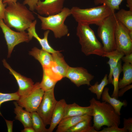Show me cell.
I'll use <instances>...</instances> for the list:
<instances>
[{"mask_svg":"<svg viewBox=\"0 0 132 132\" xmlns=\"http://www.w3.org/2000/svg\"><path fill=\"white\" fill-rule=\"evenodd\" d=\"M122 72L121 61V59L114 69L112 73V81L111 84L114 87V89L111 97L118 99V93L119 90L118 83L120 74Z\"/></svg>","mask_w":132,"mask_h":132,"instance_id":"26","label":"cell"},{"mask_svg":"<svg viewBox=\"0 0 132 132\" xmlns=\"http://www.w3.org/2000/svg\"><path fill=\"white\" fill-rule=\"evenodd\" d=\"M43 69L47 75L55 81L57 82L63 78L56 69L53 61L49 66Z\"/></svg>","mask_w":132,"mask_h":132,"instance_id":"30","label":"cell"},{"mask_svg":"<svg viewBox=\"0 0 132 132\" xmlns=\"http://www.w3.org/2000/svg\"><path fill=\"white\" fill-rule=\"evenodd\" d=\"M109 84L108 75L106 74L100 83L99 84L98 82H96L94 85H90L88 89L91 92L96 94L97 99L99 100L105 87Z\"/></svg>","mask_w":132,"mask_h":132,"instance_id":"28","label":"cell"},{"mask_svg":"<svg viewBox=\"0 0 132 132\" xmlns=\"http://www.w3.org/2000/svg\"><path fill=\"white\" fill-rule=\"evenodd\" d=\"M115 40L116 50L125 55L132 53V38L128 29L117 20Z\"/></svg>","mask_w":132,"mask_h":132,"instance_id":"9","label":"cell"},{"mask_svg":"<svg viewBox=\"0 0 132 132\" xmlns=\"http://www.w3.org/2000/svg\"><path fill=\"white\" fill-rule=\"evenodd\" d=\"M70 10L71 15L78 23L89 25L93 24L99 26L105 19L115 13L104 4L86 9L74 6Z\"/></svg>","mask_w":132,"mask_h":132,"instance_id":"3","label":"cell"},{"mask_svg":"<svg viewBox=\"0 0 132 132\" xmlns=\"http://www.w3.org/2000/svg\"><path fill=\"white\" fill-rule=\"evenodd\" d=\"M37 15L41 22V29L52 31L56 38H60L69 34V30L65 22L71 15L70 9L64 7L60 12L46 17Z\"/></svg>","mask_w":132,"mask_h":132,"instance_id":"5","label":"cell"},{"mask_svg":"<svg viewBox=\"0 0 132 132\" xmlns=\"http://www.w3.org/2000/svg\"><path fill=\"white\" fill-rule=\"evenodd\" d=\"M109 89L108 88H104L101 96L102 100L110 105L113 108L116 112L120 115L121 114L120 111L122 107L123 106H126L127 103L125 101L122 102L114 97H111L109 93Z\"/></svg>","mask_w":132,"mask_h":132,"instance_id":"22","label":"cell"},{"mask_svg":"<svg viewBox=\"0 0 132 132\" xmlns=\"http://www.w3.org/2000/svg\"><path fill=\"white\" fill-rule=\"evenodd\" d=\"M126 6L129 9V10L132 11V0H126Z\"/></svg>","mask_w":132,"mask_h":132,"instance_id":"42","label":"cell"},{"mask_svg":"<svg viewBox=\"0 0 132 132\" xmlns=\"http://www.w3.org/2000/svg\"><path fill=\"white\" fill-rule=\"evenodd\" d=\"M3 62L4 66L9 70L10 74L15 78L19 86L17 92L20 97L26 95L33 88L34 84L32 80L26 77L13 70L4 59Z\"/></svg>","mask_w":132,"mask_h":132,"instance_id":"13","label":"cell"},{"mask_svg":"<svg viewBox=\"0 0 132 132\" xmlns=\"http://www.w3.org/2000/svg\"><path fill=\"white\" fill-rule=\"evenodd\" d=\"M123 76L122 78L119 80V89H120L132 83V64L124 63L122 66Z\"/></svg>","mask_w":132,"mask_h":132,"instance_id":"25","label":"cell"},{"mask_svg":"<svg viewBox=\"0 0 132 132\" xmlns=\"http://www.w3.org/2000/svg\"><path fill=\"white\" fill-rule=\"evenodd\" d=\"M124 55L123 53L116 50L109 52H105L102 57H106L109 59L107 62L110 67V72L108 76L109 84L112 83V73L114 69L117 66L119 61Z\"/></svg>","mask_w":132,"mask_h":132,"instance_id":"19","label":"cell"},{"mask_svg":"<svg viewBox=\"0 0 132 132\" xmlns=\"http://www.w3.org/2000/svg\"><path fill=\"white\" fill-rule=\"evenodd\" d=\"M92 109L90 106L86 107H82L74 103L71 104H66L63 118L85 115L92 117Z\"/></svg>","mask_w":132,"mask_h":132,"instance_id":"16","label":"cell"},{"mask_svg":"<svg viewBox=\"0 0 132 132\" xmlns=\"http://www.w3.org/2000/svg\"><path fill=\"white\" fill-rule=\"evenodd\" d=\"M37 23L36 20H35L27 29L30 38L32 39L33 37L35 38L39 42L43 50L52 54L56 52L57 51L54 49L50 45L48 41V37L50 31H45L44 33L43 38H40L36 31L35 26Z\"/></svg>","mask_w":132,"mask_h":132,"instance_id":"14","label":"cell"},{"mask_svg":"<svg viewBox=\"0 0 132 132\" xmlns=\"http://www.w3.org/2000/svg\"><path fill=\"white\" fill-rule=\"evenodd\" d=\"M132 88V85L131 84L120 89H121L120 90H119L118 91V97L122 96L126 92Z\"/></svg>","mask_w":132,"mask_h":132,"instance_id":"37","label":"cell"},{"mask_svg":"<svg viewBox=\"0 0 132 132\" xmlns=\"http://www.w3.org/2000/svg\"><path fill=\"white\" fill-rule=\"evenodd\" d=\"M54 89V88L44 92L36 111L46 126L50 124L52 114L57 101L55 98Z\"/></svg>","mask_w":132,"mask_h":132,"instance_id":"10","label":"cell"},{"mask_svg":"<svg viewBox=\"0 0 132 132\" xmlns=\"http://www.w3.org/2000/svg\"><path fill=\"white\" fill-rule=\"evenodd\" d=\"M7 4L3 2V0H0V18L3 20L4 13Z\"/></svg>","mask_w":132,"mask_h":132,"instance_id":"36","label":"cell"},{"mask_svg":"<svg viewBox=\"0 0 132 132\" xmlns=\"http://www.w3.org/2000/svg\"><path fill=\"white\" fill-rule=\"evenodd\" d=\"M89 102L93 111V126L98 132L104 126L119 127L121 123L120 115L110 105L97 100L94 98Z\"/></svg>","mask_w":132,"mask_h":132,"instance_id":"2","label":"cell"},{"mask_svg":"<svg viewBox=\"0 0 132 132\" xmlns=\"http://www.w3.org/2000/svg\"><path fill=\"white\" fill-rule=\"evenodd\" d=\"M22 132H35L32 126H28L24 127V129L21 131Z\"/></svg>","mask_w":132,"mask_h":132,"instance_id":"40","label":"cell"},{"mask_svg":"<svg viewBox=\"0 0 132 132\" xmlns=\"http://www.w3.org/2000/svg\"><path fill=\"white\" fill-rule=\"evenodd\" d=\"M90 116L88 115L74 116L63 118L58 125L56 132H66L69 129L80 121Z\"/></svg>","mask_w":132,"mask_h":132,"instance_id":"18","label":"cell"},{"mask_svg":"<svg viewBox=\"0 0 132 132\" xmlns=\"http://www.w3.org/2000/svg\"><path fill=\"white\" fill-rule=\"evenodd\" d=\"M32 126L35 132H48L43 120L36 111L31 112Z\"/></svg>","mask_w":132,"mask_h":132,"instance_id":"27","label":"cell"},{"mask_svg":"<svg viewBox=\"0 0 132 132\" xmlns=\"http://www.w3.org/2000/svg\"><path fill=\"white\" fill-rule=\"evenodd\" d=\"M65 77L69 79L76 86L79 87L83 85L90 86V82L94 77L84 68L69 66L66 71Z\"/></svg>","mask_w":132,"mask_h":132,"instance_id":"11","label":"cell"},{"mask_svg":"<svg viewBox=\"0 0 132 132\" xmlns=\"http://www.w3.org/2000/svg\"><path fill=\"white\" fill-rule=\"evenodd\" d=\"M65 0H39L36 6L35 10L41 16H47L58 13L64 7Z\"/></svg>","mask_w":132,"mask_h":132,"instance_id":"12","label":"cell"},{"mask_svg":"<svg viewBox=\"0 0 132 132\" xmlns=\"http://www.w3.org/2000/svg\"><path fill=\"white\" fill-rule=\"evenodd\" d=\"M114 15L116 20L128 29L132 38V11L121 9Z\"/></svg>","mask_w":132,"mask_h":132,"instance_id":"20","label":"cell"},{"mask_svg":"<svg viewBox=\"0 0 132 132\" xmlns=\"http://www.w3.org/2000/svg\"><path fill=\"white\" fill-rule=\"evenodd\" d=\"M7 125L8 132H13V121H9L5 119Z\"/></svg>","mask_w":132,"mask_h":132,"instance_id":"39","label":"cell"},{"mask_svg":"<svg viewBox=\"0 0 132 132\" xmlns=\"http://www.w3.org/2000/svg\"><path fill=\"white\" fill-rule=\"evenodd\" d=\"M92 116L78 123L66 132H98L91 125Z\"/></svg>","mask_w":132,"mask_h":132,"instance_id":"24","label":"cell"},{"mask_svg":"<svg viewBox=\"0 0 132 132\" xmlns=\"http://www.w3.org/2000/svg\"><path fill=\"white\" fill-rule=\"evenodd\" d=\"M20 97L17 91L12 93H3L0 92V107L3 103L11 100L17 101ZM0 116H2L0 111Z\"/></svg>","mask_w":132,"mask_h":132,"instance_id":"32","label":"cell"},{"mask_svg":"<svg viewBox=\"0 0 132 132\" xmlns=\"http://www.w3.org/2000/svg\"><path fill=\"white\" fill-rule=\"evenodd\" d=\"M0 27L4 34L8 47V57H9L14 47L23 42H28L32 39L25 31L15 32L11 29L0 18Z\"/></svg>","mask_w":132,"mask_h":132,"instance_id":"8","label":"cell"},{"mask_svg":"<svg viewBox=\"0 0 132 132\" xmlns=\"http://www.w3.org/2000/svg\"><path fill=\"white\" fill-rule=\"evenodd\" d=\"M39 0H24L23 4L24 5H27L29 9L32 11L35 10L37 4Z\"/></svg>","mask_w":132,"mask_h":132,"instance_id":"35","label":"cell"},{"mask_svg":"<svg viewBox=\"0 0 132 132\" xmlns=\"http://www.w3.org/2000/svg\"><path fill=\"white\" fill-rule=\"evenodd\" d=\"M126 132V130L123 128H119L116 126H111L104 128L103 129L98 132Z\"/></svg>","mask_w":132,"mask_h":132,"instance_id":"33","label":"cell"},{"mask_svg":"<svg viewBox=\"0 0 132 132\" xmlns=\"http://www.w3.org/2000/svg\"><path fill=\"white\" fill-rule=\"evenodd\" d=\"M60 52L57 51L52 55L53 61L56 69L59 74L64 78L65 77L66 71L69 66L65 62L64 57Z\"/></svg>","mask_w":132,"mask_h":132,"instance_id":"23","label":"cell"},{"mask_svg":"<svg viewBox=\"0 0 132 132\" xmlns=\"http://www.w3.org/2000/svg\"><path fill=\"white\" fill-rule=\"evenodd\" d=\"M114 13L105 19L98 26L97 30L98 35L102 42L105 52L116 50L115 34L117 20Z\"/></svg>","mask_w":132,"mask_h":132,"instance_id":"6","label":"cell"},{"mask_svg":"<svg viewBox=\"0 0 132 132\" xmlns=\"http://www.w3.org/2000/svg\"><path fill=\"white\" fill-rule=\"evenodd\" d=\"M121 59L124 63H129L132 64V53L123 56Z\"/></svg>","mask_w":132,"mask_h":132,"instance_id":"38","label":"cell"},{"mask_svg":"<svg viewBox=\"0 0 132 132\" xmlns=\"http://www.w3.org/2000/svg\"><path fill=\"white\" fill-rule=\"evenodd\" d=\"M29 53L39 62L43 68L49 67L53 62L52 55L42 49H40L34 47Z\"/></svg>","mask_w":132,"mask_h":132,"instance_id":"17","label":"cell"},{"mask_svg":"<svg viewBox=\"0 0 132 132\" xmlns=\"http://www.w3.org/2000/svg\"><path fill=\"white\" fill-rule=\"evenodd\" d=\"M124 0H94L96 5L105 4L112 11L119 10V6Z\"/></svg>","mask_w":132,"mask_h":132,"instance_id":"31","label":"cell"},{"mask_svg":"<svg viewBox=\"0 0 132 132\" xmlns=\"http://www.w3.org/2000/svg\"><path fill=\"white\" fill-rule=\"evenodd\" d=\"M15 106L14 112L16 115L15 118L19 121L24 127L32 126V118L31 113L23 109L17 102H14Z\"/></svg>","mask_w":132,"mask_h":132,"instance_id":"21","label":"cell"},{"mask_svg":"<svg viewBox=\"0 0 132 132\" xmlns=\"http://www.w3.org/2000/svg\"><path fill=\"white\" fill-rule=\"evenodd\" d=\"M17 0H3V2L8 5L17 2Z\"/></svg>","mask_w":132,"mask_h":132,"instance_id":"41","label":"cell"},{"mask_svg":"<svg viewBox=\"0 0 132 132\" xmlns=\"http://www.w3.org/2000/svg\"><path fill=\"white\" fill-rule=\"evenodd\" d=\"M67 104L64 99L57 101L53 111L48 132H52L63 119Z\"/></svg>","mask_w":132,"mask_h":132,"instance_id":"15","label":"cell"},{"mask_svg":"<svg viewBox=\"0 0 132 132\" xmlns=\"http://www.w3.org/2000/svg\"><path fill=\"white\" fill-rule=\"evenodd\" d=\"M57 82L51 78L43 71L42 79L41 82L40 83V86L44 92L54 88Z\"/></svg>","mask_w":132,"mask_h":132,"instance_id":"29","label":"cell"},{"mask_svg":"<svg viewBox=\"0 0 132 132\" xmlns=\"http://www.w3.org/2000/svg\"><path fill=\"white\" fill-rule=\"evenodd\" d=\"M44 91L37 82L30 92L26 95L21 96L17 101L18 104L30 112L37 111L43 99Z\"/></svg>","mask_w":132,"mask_h":132,"instance_id":"7","label":"cell"},{"mask_svg":"<svg viewBox=\"0 0 132 132\" xmlns=\"http://www.w3.org/2000/svg\"><path fill=\"white\" fill-rule=\"evenodd\" d=\"M123 128L127 132H132V118H129L128 119L124 118L123 121Z\"/></svg>","mask_w":132,"mask_h":132,"instance_id":"34","label":"cell"},{"mask_svg":"<svg viewBox=\"0 0 132 132\" xmlns=\"http://www.w3.org/2000/svg\"><path fill=\"white\" fill-rule=\"evenodd\" d=\"M35 19L31 11L23 4L17 2L6 7L3 21L9 27L23 32L30 27Z\"/></svg>","mask_w":132,"mask_h":132,"instance_id":"1","label":"cell"},{"mask_svg":"<svg viewBox=\"0 0 132 132\" xmlns=\"http://www.w3.org/2000/svg\"><path fill=\"white\" fill-rule=\"evenodd\" d=\"M76 34L79 38L81 51L85 55H95L102 57L105 52L103 45L89 25L78 23Z\"/></svg>","mask_w":132,"mask_h":132,"instance_id":"4","label":"cell"}]
</instances>
